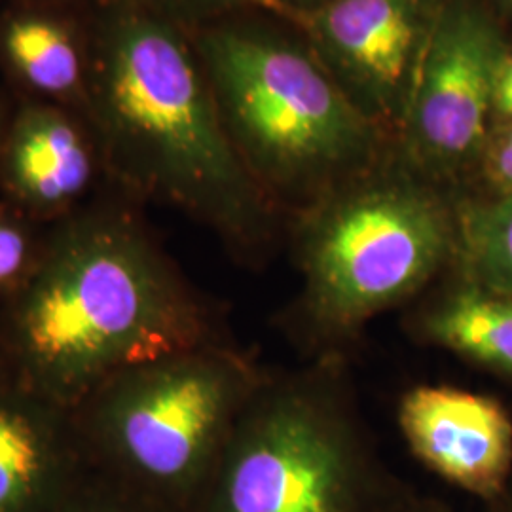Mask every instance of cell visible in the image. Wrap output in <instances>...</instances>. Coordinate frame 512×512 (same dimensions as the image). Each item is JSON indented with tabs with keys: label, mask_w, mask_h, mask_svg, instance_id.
Masks as SVG:
<instances>
[{
	"label": "cell",
	"mask_w": 512,
	"mask_h": 512,
	"mask_svg": "<svg viewBox=\"0 0 512 512\" xmlns=\"http://www.w3.org/2000/svg\"><path fill=\"white\" fill-rule=\"evenodd\" d=\"M141 207L105 184L46 226L33 272L0 300V380L73 412L120 370L224 340Z\"/></svg>",
	"instance_id": "6da1fadb"
},
{
	"label": "cell",
	"mask_w": 512,
	"mask_h": 512,
	"mask_svg": "<svg viewBox=\"0 0 512 512\" xmlns=\"http://www.w3.org/2000/svg\"><path fill=\"white\" fill-rule=\"evenodd\" d=\"M84 116L112 188L183 211L241 258L268 245L274 202L232 145L186 29L131 0H97Z\"/></svg>",
	"instance_id": "7a4b0ae2"
},
{
	"label": "cell",
	"mask_w": 512,
	"mask_h": 512,
	"mask_svg": "<svg viewBox=\"0 0 512 512\" xmlns=\"http://www.w3.org/2000/svg\"><path fill=\"white\" fill-rule=\"evenodd\" d=\"M190 35L226 133L272 202L310 207L378 162L382 128L313 52L239 16Z\"/></svg>",
	"instance_id": "3957f363"
},
{
	"label": "cell",
	"mask_w": 512,
	"mask_h": 512,
	"mask_svg": "<svg viewBox=\"0 0 512 512\" xmlns=\"http://www.w3.org/2000/svg\"><path fill=\"white\" fill-rule=\"evenodd\" d=\"M456 209L403 162L368 167L306 207L300 310L319 340L355 330L425 291L454 264Z\"/></svg>",
	"instance_id": "277c9868"
},
{
	"label": "cell",
	"mask_w": 512,
	"mask_h": 512,
	"mask_svg": "<svg viewBox=\"0 0 512 512\" xmlns=\"http://www.w3.org/2000/svg\"><path fill=\"white\" fill-rule=\"evenodd\" d=\"M264 378L222 340L120 370L71 414L93 467L192 512Z\"/></svg>",
	"instance_id": "5b68a950"
},
{
	"label": "cell",
	"mask_w": 512,
	"mask_h": 512,
	"mask_svg": "<svg viewBox=\"0 0 512 512\" xmlns=\"http://www.w3.org/2000/svg\"><path fill=\"white\" fill-rule=\"evenodd\" d=\"M382 503L336 378L311 372L262 380L192 512H374Z\"/></svg>",
	"instance_id": "8992f818"
},
{
	"label": "cell",
	"mask_w": 512,
	"mask_h": 512,
	"mask_svg": "<svg viewBox=\"0 0 512 512\" xmlns=\"http://www.w3.org/2000/svg\"><path fill=\"white\" fill-rule=\"evenodd\" d=\"M505 57L492 19L473 0H446L404 116V158L439 186L482 158L495 78Z\"/></svg>",
	"instance_id": "52a82bcc"
},
{
	"label": "cell",
	"mask_w": 512,
	"mask_h": 512,
	"mask_svg": "<svg viewBox=\"0 0 512 512\" xmlns=\"http://www.w3.org/2000/svg\"><path fill=\"white\" fill-rule=\"evenodd\" d=\"M446 0H323L300 27L313 54L380 128L401 129Z\"/></svg>",
	"instance_id": "ba28073f"
},
{
	"label": "cell",
	"mask_w": 512,
	"mask_h": 512,
	"mask_svg": "<svg viewBox=\"0 0 512 512\" xmlns=\"http://www.w3.org/2000/svg\"><path fill=\"white\" fill-rule=\"evenodd\" d=\"M107 184L88 118L78 110L16 99L0 150V200L48 226Z\"/></svg>",
	"instance_id": "9c48e42d"
},
{
	"label": "cell",
	"mask_w": 512,
	"mask_h": 512,
	"mask_svg": "<svg viewBox=\"0 0 512 512\" xmlns=\"http://www.w3.org/2000/svg\"><path fill=\"white\" fill-rule=\"evenodd\" d=\"M399 425L410 452L459 490L497 503L512 476V420L488 395L450 385L404 393Z\"/></svg>",
	"instance_id": "30bf717a"
},
{
	"label": "cell",
	"mask_w": 512,
	"mask_h": 512,
	"mask_svg": "<svg viewBox=\"0 0 512 512\" xmlns=\"http://www.w3.org/2000/svg\"><path fill=\"white\" fill-rule=\"evenodd\" d=\"M88 469L73 414L0 380V512H55Z\"/></svg>",
	"instance_id": "8fae6325"
},
{
	"label": "cell",
	"mask_w": 512,
	"mask_h": 512,
	"mask_svg": "<svg viewBox=\"0 0 512 512\" xmlns=\"http://www.w3.org/2000/svg\"><path fill=\"white\" fill-rule=\"evenodd\" d=\"M95 2L0 4V74L16 99L84 114Z\"/></svg>",
	"instance_id": "7c38bea8"
},
{
	"label": "cell",
	"mask_w": 512,
	"mask_h": 512,
	"mask_svg": "<svg viewBox=\"0 0 512 512\" xmlns=\"http://www.w3.org/2000/svg\"><path fill=\"white\" fill-rule=\"evenodd\" d=\"M412 329L425 344L512 378V296L459 275L456 283L423 300Z\"/></svg>",
	"instance_id": "4fadbf2b"
},
{
	"label": "cell",
	"mask_w": 512,
	"mask_h": 512,
	"mask_svg": "<svg viewBox=\"0 0 512 512\" xmlns=\"http://www.w3.org/2000/svg\"><path fill=\"white\" fill-rule=\"evenodd\" d=\"M456 219L458 274L478 287L512 296V194L456 207Z\"/></svg>",
	"instance_id": "5bb4252c"
},
{
	"label": "cell",
	"mask_w": 512,
	"mask_h": 512,
	"mask_svg": "<svg viewBox=\"0 0 512 512\" xmlns=\"http://www.w3.org/2000/svg\"><path fill=\"white\" fill-rule=\"evenodd\" d=\"M150 12L158 14L188 33H194L205 25L222 19L234 18L249 12H270L275 16L289 18L300 25L302 8H294L287 0H131Z\"/></svg>",
	"instance_id": "9a60e30c"
},
{
	"label": "cell",
	"mask_w": 512,
	"mask_h": 512,
	"mask_svg": "<svg viewBox=\"0 0 512 512\" xmlns=\"http://www.w3.org/2000/svg\"><path fill=\"white\" fill-rule=\"evenodd\" d=\"M46 226L0 200V300L16 293L33 272Z\"/></svg>",
	"instance_id": "2e32d148"
},
{
	"label": "cell",
	"mask_w": 512,
	"mask_h": 512,
	"mask_svg": "<svg viewBox=\"0 0 512 512\" xmlns=\"http://www.w3.org/2000/svg\"><path fill=\"white\" fill-rule=\"evenodd\" d=\"M55 512H177L90 463Z\"/></svg>",
	"instance_id": "e0dca14e"
},
{
	"label": "cell",
	"mask_w": 512,
	"mask_h": 512,
	"mask_svg": "<svg viewBox=\"0 0 512 512\" xmlns=\"http://www.w3.org/2000/svg\"><path fill=\"white\" fill-rule=\"evenodd\" d=\"M482 160L484 171L499 190V196L512 194V122L495 135L492 143H486Z\"/></svg>",
	"instance_id": "ac0fdd59"
},
{
	"label": "cell",
	"mask_w": 512,
	"mask_h": 512,
	"mask_svg": "<svg viewBox=\"0 0 512 512\" xmlns=\"http://www.w3.org/2000/svg\"><path fill=\"white\" fill-rule=\"evenodd\" d=\"M494 110L512 122V54H505L495 78Z\"/></svg>",
	"instance_id": "d6986e66"
},
{
	"label": "cell",
	"mask_w": 512,
	"mask_h": 512,
	"mask_svg": "<svg viewBox=\"0 0 512 512\" xmlns=\"http://www.w3.org/2000/svg\"><path fill=\"white\" fill-rule=\"evenodd\" d=\"M374 512H448L444 511L439 505H433L429 501H416V499H408V501H384Z\"/></svg>",
	"instance_id": "ffe728a7"
},
{
	"label": "cell",
	"mask_w": 512,
	"mask_h": 512,
	"mask_svg": "<svg viewBox=\"0 0 512 512\" xmlns=\"http://www.w3.org/2000/svg\"><path fill=\"white\" fill-rule=\"evenodd\" d=\"M14 107H16V97L8 88H0V150L4 145V137H6L8 126H10V120H12Z\"/></svg>",
	"instance_id": "44dd1931"
},
{
	"label": "cell",
	"mask_w": 512,
	"mask_h": 512,
	"mask_svg": "<svg viewBox=\"0 0 512 512\" xmlns=\"http://www.w3.org/2000/svg\"><path fill=\"white\" fill-rule=\"evenodd\" d=\"M95 0H0V4H90Z\"/></svg>",
	"instance_id": "7402d4cb"
},
{
	"label": "cell",
	"mask_w": 512,
	"mask_h": 512,
	"mask_svg": "<svg viewBox=\"0 0 512 512\" xmlns=\"http://www.w3.org/2000/svg\"><path fill=\"white\" fill-rule=\"evenodd\" d=\"M497 503L505 505L507 512H512V476L511 482H509V486H507V490H505V494H503V497H501Z\"/></svg>",
	"instance_id": "603a6c76"
},
{
	"label": "cell",
	"mask_w": 512,
	"mask_h": 512,
	"mask_svg": "<svg viewBox=\"0 0 512 512\" xmlns=\"http://www.w3.org/2000/svg\"><path fill=\"white\" fill-rule=\"evenodd\" d=\"M287 2H289V4H293V0H287ZM294 2H315V0H294ZM294 8H296V6H294Z\"/></svg>",
	"instance_id": "cb8c5ba5"
},
{
	"label": "cell",
	"mask_w": 512,
	"mask_h": 512,
	"mask_svg": "<svg viewBox=\"0 0 512 512\" xmlns=\"http://www.w3.org/2000/svg\"><path fill=\"white\" fill-rule=\"evenodd\" d=\"M511 2H512V0H511Z\"/></svg>",
	"instance_id": "d4e9b609"
}]
</instances>
